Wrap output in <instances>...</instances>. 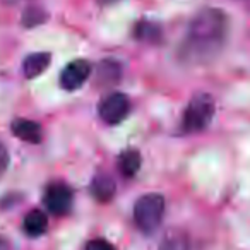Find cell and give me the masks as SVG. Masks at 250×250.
<instances>
[{
    "instance_id": "6da1fadb",
    "label": "cell",
    "mask_w": 250,
    "mask_h": 250,
    "mask_svg": "<svg viewBox=\"0 0 250 250\" xmlns=\"http://www.w3.org/2000/svg\"><path fill=\"white\" fill-rule=\"evenodd\" d=\"M229 29L228 16L221 9H204L188 26L182 55L192 62H206L221 50Z\"/></svg>"
},
{
    "instance_id": "7a4b0ae2",
    "label": "cell",
    "mask_w": 250,
    "mask_h": 250,
    "mask_svg": "<svg viewBox=\"0 0 250 250\" xmlns=\"http://www.w3.org/2000/svg\"><path fill=\"white\" fill-rule=\"evenodd\" d=\"M216 111L214 98L208 93H199L188 101L184 115H182V132L197 134L211 124Z\"/></svg>"
},
{
    "instance_id": "3957f363",
    "label": "cell",
    "mask_w": 250,
    "mask_h": 250,
    "mask_svg": "<svg viewBox=\"0 0 250 250\" xmlns=\"http://www.w3.org/2000/svg\"><path fill=\"white\" fill-rule=\"evenodd\" d=\"M165 216V197L161 194H146L134 206V221L143 233L156 231Z\"/></svg>"
},
{
    "instance_id": "277c9868",
    "label": "cell",
    "mask_w": 250,
    "mask_h": 250,
    "mask_svg": "<svg viewBox=\"0 0 250 250\" xmlns=\"http://www.w3.org/2000/svg\"><path fill=\"white\" fill-rule=\"evenodd\" d=\"M43 202H45L46 209L52 214L57 216H65L67 212L72 209L74 202V192L63 182H53L45 188V195H43Z\"/></svg>"
},
{
    "instance_id": "5b68a950",
    "label": "cell",
    "mask_w": 250,
    "mask_h": 250,
    "mask_svg": "<svg viewBox=\"0 0 250 250\" xmlns=\"http://www.w3.org/2000/svg\"><path fill=\"white\" fill-rule=\"evenodd\" d=\"M100 117L103 122L110 125H117L129 117L130 113V100L124 93H111L100 103Z\"/></svg>"
},
{
    "instance_id": "8992f818",
    "label": "cell",
    "mask_w": 250,
    "mask_h": 250,
    "mask_svg": "<svg viewBox=\"0 0 250 250\" xmlns=\"http://www.w3.org/2000/svg\"><path fill=\"white\" fill-rule=\"evenodd\" d=\"M91 63L84 59H77L69 62L63 67L62 74H60V86L65 91H76L89 79L91 76Z\"/></svg>"
},
{
    "instance_id": "52a82bcc",
    "label": "cell",
    "mask_w": 250,
    "mask_h": 250,
    "mask_svg": "<svg viewBox=\"0 0 250 250\" xmlns=\"http://www.w3.org/2000/svg\"><path fill=\"white\" fill-rule=\"evenodd\" d=\"M11 130L18 139L24 141L29 144H40L43 141V130L42 125L35 120L28 118H16L11 124Z\"/></svg>"
},
{
    "instance_id": "ba28073f",
    "label": "cell",
    "mask_w": 250,
    "mask_h": 250,
    "mask_svg": "<svg viewBox=\"0 0 250 250\" xmlns=\"http://www.w3.org/2000/svg\"><path fill=\"white\" fill-rule=\"evenodd\" d=\"M50 62H52V53L35 52L24 59V62H22V72H24V76L28 79H35V77L42 76L48 69Z\"/></svg>"
},
{
    "instance_id": "9c48e42d",
    "label": "cell",
    "mask_w": 250,
    "mask_h": 250,
    "mask_svg": "<svg viewBox=\"0 0 250 250\" xmlns=\"http://www.w3.org/2000/svg\"><path fill=\"white\" fill-rule=\"evenodd\" d=\"M115 192H117V184L108 175H96L91 182V195L98 202H110L115 197Z\"/></svg>"
},
{
    "instance_id": "30bf717a",
    "label": "cell",
    "mask_w": 250,
    "mask_h": 250,
    "mask_svg": "<svg viewBox=\"0 0 250 250\" xmlns=\"http://www.w3.org/2000/svg\"><path fill=\"white\" fill-rule=\"evenodd\" d=\"M122 79V65L113 59H106L98 65L96 81L101 87H108L118 84Z\"/></svg>"
},
{
    "instance_id": "8fae6325",
    "label": "cell",
    "mask_w": 250,
    "mask_h": 250,
    "mask_svg": "<svg viewBox=\"0 0 250 250\" xmlns=\"http://www.w3.org/2000/svg\"><path fill=\"white\" fill-rule=\"evenodd\" d=\"M46 228H48V216H46L42 209H33V211H29L28 214H26L24 221H22V229H24V233L33 236V238L43 235V233L46 231Z\"/></svg>"
},
{
    "instance_id": "7c38bea8",
    "label": "cell",
    "mask_w": 250,
    "mask_h": 250,
    "mask_svg": "<svg viewBox=\"0 0 250 250\" xmlns=\"http://www.w3.org/2000/svg\"><path fill=\"white\" fill-rule=\"evenodd\" d=\"M141 163H143V158L136 149H127L118 156V170L127 178L136 177L137 171L141 170Z\"/></svg>"
},
{
    "instance_id": "4fadbf2b",
    "label": "cell",
    "mask_w": 250,
    "mask_h": 250,
    "mask_svg": "<svg viewBox=\"0 0 250 250\" xmlns=\"http://www.w3.org/2000/svg\"><path fill=\"white\" fill-rule=\"evenodd\" d=\"M134 36L139 42H147V43H160L163 38V29L151 21H141L134 28Z\"/></svg>"
},
{
    "instance_id": "5bb4252c",
    "label": "cell",
    "mask_w": 250,
    "mask_h": 250,
    "mask_svg": "<svg viewBox=\"0 0 250 250\" xmlns=\"http://www.w3.org/2000/svg\"><path fill=\"white\" fill-rule=\"evenodd\" d=\"M160 250H190L188 235L182 229H170L161 240Z\"/></svg>"
},
{
    "instance_id": "9a60e30c",
    "label": "cell",
    "mask_w": 250,
    "mask_h": 250,
    "mask_svg": "<svg viewBox=\"0 0 250 250\" xmlns=\"http://www.w3.org/2000/svg\"><path fill=\"white\" fill-rule=\"evenodd\" d=\"M46 21H48V12L43 7H38V5H31V7L24 9L21 18L24 28H36V26L43 24Z\"/></svg>"
},
{
    "instance_id": "2e32d148",
    "label": "cell",
    "mask_w": 250,
    "mask_h": 250,
    "mask_svg": "<svg viewBox=\"0 0 250 250\" xmlns=\"http://www.w3.org/2000/svg\"><path fill=\"white\" fill-rule=\"evenodd\" d=\"M84 250H115V247L104 238H93L86 243Z\"/></svg>"
},
{
    "instance_id": "e0dca14e",
    "label": "cell",
    "mask_w": 250,
    "mask_h": 250,
    "mask_svg": "<svg viewBox=\"0 0 250 250\" xmlns=\"http://www.w3.org/2000/svg\"><path fill=\"white\" fill-rule=\"evenodd\" d=\"M9 168V153H7V147L4 144L0 143V177L7 171Z\"/></svg>"
},
{
    "instance_id": "ac0fdd59",
    "label": "cell",
    "mask_w": 250,
    "mask_h": 250,
    "mask_svg": "<svg viewBox=\"0 0 250 250\" xmlns=\"http://www.w3.org/2000/svg\"><path fill=\"white\" fill-rule=\"evenodd\" d=\"M0 250H9V242L4 236H0Z\"/></svg>"
},
{
    "instance_id": "d6986e66",
    "label": "cell",
    "mask_w": 250,
    "mask_h": 250,
    "mask_svg": "<svg viewBox=\"0 0 250 250\" xmlns=\"http://www.w3.org/2000/svg\"><path fill=\"white\" fill-rule=\"evenodd\" d=\"M100 4H113V2H117V0H98Z\"/></svg>"
},
{
    "instance_id": "ffe728a7",
    "label": "cell",
    "mask_w": 250,
    "mask_h": 250,
    "mask_svg": "<svg viewBox=\"0 0 250 250\" xmlns=\"http://www.w3.org/2000/svg\"><path fill=\"white\" fill-rule=\"evenodd\" d=\"M5 4H16V2H21V0H4Z\"/></svg>"
}]
</instances>
